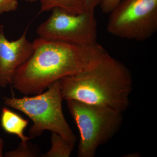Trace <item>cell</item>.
Masks as SVG:
<instances>
[{
	"instance_id": "1",
	"label": "cell",
	"mask_w": 157,
	"mask_h": 157,
	"mask_svg": "<svg viewBox=\"0 0 157 157\" xmlns=\"http://www.w3.org/2000/svg\"><path fill=\"white\" fill-rule=\"evenodd\" d=\"M31 57L16 70L12 87L25 96L41 94L57 81L80 73L107 52L99 43L69 44L38 38Z\"/></svg>"
},
{
	"instance_id": "2",
	"label": "cell",
	"mask_w": 157,
	"mask_h": 157,
	"mask_svg": "<svg viewBox=\"0 0 157 157\" xmlns=\"http://www.w3.org/2000/svg\"><path fill=\"white\" fill-rule=\"evenodd\" d=\"M59 82L66 101L76 100L122 113L129 107L133 90L132 74L107 52L89 68Z\"/></svg>"
},
{
	"instance_id": "3",
	"label": "cell",
	"mask_w": 157,
	"mask_h": 157,
	"mask_svg": "<svg viewBox=\"0 0 157 157\" xmlns=\"http://www.w3.org/2000/svg\"><path fill=\"white\" fill-rule=\"evenodd\" d=\"M45 92L33 97L16 98L4 97L6 106L22 112L33 122L29 130L31 138L39 137L45 130L60 135L69 143L75 145L76 137L70 128L62 109L63 98L59 82L51 85Z\"/></svg>"
},
{
	"instance_id": "4",
	"label": "cell",
	"mask_w": 157,
	"mask_h": 157,
	"mask_svg": "<svg viewBox=\"0 0 157 157\" xmlns=\"http://www.w3.org/2000/svg\"><path fill=\"white\" fill-rule=\"evenodd\" d=\"M67 103L80 133L78 157H94L99 147L107 143L120 129L122 112L76 100H68Z\"/></svg>"
},
{
	"instance_id": "5",
	"label": "cell",
	"mask_w": 157,
	"mask_h": 157,
	"mask_svg": "<svg viewBox=\"0 0 157 157\" xmlns=\"http://www.w3.org/2000/svg\"><path fill=\"white\" fill-rule=\"evenodd\" d=\"M109 14L107 31L118 38L141 42L157 30V0H121Z\"/></svg>"
},
{
	"instance_id": "6",
	"label": "cell",
	"mask_w": 157,
	"mask_h": 157,
	"mask_svg": "<svg viewBox=\"0 0 157 157\" xmlns=\"http://www.w3.org/2000/svg\"><path fill=\"white\" fill-rule=\"evenodd\" d=\"M52 11L48 19L37 29L39 38L77 45L98 43V23L94 11L74 14L59 8Z\"/></svg>"
},
{
	"instance_id": "7",
	"label": "cell",
	"mask_w": 157,
	"mask_h": 157,
	"mask_svg": "<svg viewBox=\"0 0 157 157\" xmlns=\"http://www.w3.org/2000/svg\"><path fill=\"white\" fill-rule=\"evenodd\" d=\"M27 28L21 36L10 41L5 35L4 25H0V86L12 85L17 69L32 56L33 42L27 38Z\"/></svg>"
},
{
	"instance_id": "8",
	"label": "cell",
	"mask_w": 157,
	"mask_h": 157,
	"mask_svg": "<svg viewBox=\"0 0 157 157\" xmlns=\"http://www.w3.org/2000/svg\"><path fill=\"white\" fill-rule=\"evenodd\" d=\"M1 126L3 130L9 134L16 135L23 143H27L32 139L24 135L25 129L29 121L19 114L6 107L2 109L1 117Z\"/></svg>"
},
{
	"instance_id": "9",
	"label": "cell",
	"mask_w": 157,
	"mask_h": 157,
	"mask_svg": "<svg viewBox=\"0 0 157 157\" xmlns=\"http://www.w3.org/2000/svg\"><path fill=\"white\" fill-rule=\"evenodd\" d=\"M40 12L59 8L74 14H81L86 11V0H39Z\"/></svg>"
},
{
	"instance_id": "10",
	"label": "cell",
	"mask_w": 157,
	"mask_h": 157,
	"mask_svg": "<svg viewBox=\"0 0 157 157\" xmlns=\"http://www.w3.org/2000/svg\"><path fill=\"white\" fill-rule=\"evenodd\" d=\"M51 147L46 153L42 155L43 157H69L73 152L75 145L67 141L60 135L52 132Z\"/></svg>"
},
{
	"instance_id": "11",
	"label": "cell",
	"mask_w": 157,
	"mask_h": 157,
	"mask_svg": "<svg viewBox=\"0 0 157 157\" xmlns=\"http://www.w3.org/2000/svg\"><path fill=\"white\" fill-rule=\"evenodd\" d=\"M41 151L36 144H32L29 142H21L17 148L7 152L6 157H37L41 156Z\"/></svg>"
},
{
	"instance_id": "12",
	"label": "cell",
	"mask_w": 157,
	"mask_h": 157,
	"mask_svg": "<svg viewBox=\"0 0 157 157\" xmlns=\"http://www.w3.org/2000/svg\"><path fill=\"white\" fill-rule=\"evenodd\" d=\"M18 7V0H0V14L15 11Z\"/></svg>"
},
{
	"instance_id": "13",
	"label": "cell",
	"mask_w": 157,
	"mask_h": 157,
	"mask_svg": "<svg viewBox=\"0 0 157 157\" xmlns=\"http://www.w3.org/2000/svg\"><path fill=\"white\" fill-rule=\"evenodd\" d=\"M120 1L121 0H101L100 6L104 13L109 14Z\"/></svg>"
},
{
	"instance_id": "14",
	"label": "cell",
	"mask_w": 157,
	"mask_h": 157,
	"mask_svg": "<svg viewBox=\"0 0 157 157\" xmlns=\"http://www.w3.org/2000/svg\"><path fill=\"white\" fill-rule=\"evenodd\" d=\"M101 0H86V11H94L96 7L100 5Z\"/></svg>"
},
{
	"instance_id": "15",
	"label": "cell",
	"mask_w": 157,
	"mask_h": 157,
	"mask_svg": "<svg viewBox=\"0 0 157 157\" xmlns=\"http://www.w3.org/2000/svg\"><path fill=\"white\" fill-rule=\"evenodd\" d=\"M4 143H5V141L4 140L2 137H0V157H3V150Z\"/></svg>"
},
{
	"instance_id": "16",
	"label": "cell",
	"mask_w": 157,
	"mask_h": 157,
	"mask_svg": "<svg viewBox=\"0 0 157 157\" xmlns=\"http://www.w3.org/2000/svg\"><path fill=\"white\" fill-rule=\"evenodd\" d=\"M23 1H25V2H34L39 1V0H23Z\"/></svg>"
}]
</instances>
